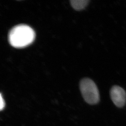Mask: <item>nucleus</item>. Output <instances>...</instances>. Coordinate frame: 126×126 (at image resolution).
Listing matches in <instances>:
<instances>
[{"mask_svg": "<svg viewBox=\"0 0 126 126\" xmlns=\"http://www.w3.org/2000/svg\"><path fill=\"white\" fill-rule=\"evenodd\" d=\"M89 2L88 0H71L70 1L71 6L76 10H83L88 5Z\"/></svg>", "mask_w": 126, "mask_h": 126, "instance_id": "4", "label": "nucleus"}, {"mask_svg": "<svg viewBox=\"0 0 126 126\" xmlns=\"http://www.w3.org/2000/svg\"><path fill=\"white\" fill-rule=\"evenodd\" d=\"M111 99L115 106L119 108L123 107L126 103V92L121 87L114 85L110 91Z\"/></svg>", "mask_w": 126, "mask_h": 126, "instance_id": "3", "label": "nucleus"}, {"mask_svg": "<svg viewBox=\"0 0 126 126\" xmlns=\"http://www.w3.org/2000/svg\"><path fill=\"white\" fill-rule=\"evenodd\" d=\"M0 109L1 111H2V110H4L5 106V100L4 99L2 98V94H0Z\"/></svg>", "mask_w": 126, "mask_h": 126, "instance_id": "5", "label": "nucleus"}, {"mask_svg": "<svg viewBox=\"0 0 126 126\" xmlns=\"http://www.w3.org/2000/svg\"><path fill=\"white\" fill-rule=\"evenodd\" d=\"M35 38L34 31L26 25L20 24L11 29L8 41L11 46L16 48L25 47L32 44Z\"/></svg>", "mask_w": 126, "mask_h": 126, "instance_id": "1", "label": "nucleus"}, {"mask_svg": "<svg viewBox=\"0 0 126 126\" xmlns=\"http://www.w3.org/2000/svg\"><path fill=\"white\" fill-rule=\"evenodd\" d=\"M80 88L86 102L90 105L98 104L100 100L98 87L94 81L89 78H84L80 83Z\"/></svg>", "mask_w": 126, "mask_h": 126, "instance_id": "2", "label": "nucleus"}]
</instances>
